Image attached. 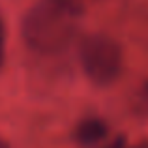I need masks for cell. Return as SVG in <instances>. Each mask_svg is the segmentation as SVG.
Wrapping results in <instances>:
<instances>
[{
	"mask_svg": "<svg viewBox=\"0 0 148 148\" xmlns=\"http://www.w3.org/2000/svg\"><path fill=\"white\" fill-rule=\"evenodd\" d=\"M6 58V26H4V19L0 15V66L4 64Z\"/></svg>",
	"mask_w": 148,
	"mask_h": 148,
	"instance_id": "5",
	"label": "cell"
},
{
	"mask_svg": "<svg viewBox=\"0 0 148 148\" xmlns=\"http://www.w3.org/2000/svg\"><path fill=\"white\" fill-rule=\"evenodd\" d=\"M45 2H49L51 6L64 11L66 15H69L73 19L84 13V0H45Z\"/></svg>",
	"mask_w": 148,
	"mask_h": 148,
	"instance_id": "4",
	"label": "cell"
},
{
	"mask_svg": "<svg viewBox=\"0 0 148 148\" xmlns=\"http://www.w3.org/2000/svg\"><path fill=\"white\" fill-rule=\"evenodd\" d=\"M21 32L30 49L43 54L60 53L75 34V19L49 2H38L25 13Z\"/></svg>",
	"mask_w": 148,
	"mask_h": 148,
	"instance_id": "1",
	"label": "cell"
},
{
	"mask_svg": "<svg viewBox=\"0 0 148 148\" xmlns=\"http://www.w3.org/2000/svg\"><path fill=\"white\" fill-rule=\"evenodd\" d=\"M105 148H135V146H130L127 141H126V137H124V135H118V137H114Z\"/></svg>",
	"mask_w": 148,
	"mask_h": 148,
	"instance_id": "6",
	"label": "cell"
},
{
	"mask_svg": "<svg viewBox=\"0 0 148 148\" xmlns=\"http://www.w3.org/2000/svg\"><path fill=\"white\" fill-rule=\"evenodd\" d=\"M107 124L101 118H84L75 127V141L83 146H92L107 137Z\"/></svg>",
	"mask_w": 148,
	"mask_h": 148,
	"instance_id": "3",
	"label": "cell"
},
{
	"mask_svg": "<svg viewBox=\"0 0 148 148\" xmlns=\"http://www.w3.org/2000/svg\"><path fill=\"white\" fill-rule=\"evenodd\" d=\"M81 64L90 81L109 84L120 75L124 66L122 49L107 34H90L81 41Z\"/></svg>",
	"mask_w": 148,
	"mask_h": 148,
	"instance_id": "2",
	"label": "cell"
},
{
	"mask_svg": "<svg viewBox=\"0 0 148 148\" xmlns=\"http://www.w3.org/2000/svg\"><path fill=\"white\" fill-rule=\"evenodd\" d=\"M139 98H141L143 105L148 107V81H145V83L141 84V88H139Z\"/></svg>",
	"mask_w": 148,
	"mask_h": 148,
	"instance_id": "7",
	"label": "cell"
},
{
	"mask_svg": "<svg viewBox=\"0 0 148 148\" xmlns=\"http://www.w3.org/2000/svg\"><path fill=\"white\" fill-rule=\"evenodd\" d=\"M0 148H10V145H8L4 139H0Z\"/></svg>",
	"mask_w": 148,
	"mask_h": 148,
	"instance_id": "8",
	"label": "cell"
}]
</instances>
